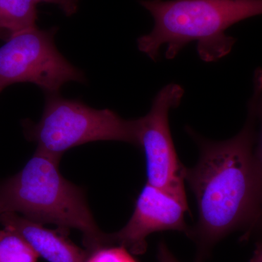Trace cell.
Segmentation results:
<instances>
[{
	"mask_svg": "<svg viewBox=\"0 0 262 262\" xmlns=\"http://www.w3.org/2000/svg\"><path fill=\"white\" fill-rule=\"evenodd\" d=\"M56 32V28L34 26L10 34L0 47V92L10 84L31 82L46 94H55L67 82H85L83 72L57 49Z\"/></svg>",
	"mask_w": 262,
	"mask_h": 262,
	"instance_id": "5b68a950",
	"label": "cell"
},
{
	"mask_svg": "<svg viewBox=\"0 0 262 262\" xmlns=\"http://www.w3.org/2000/svg\"><path fill=\"white\" fill-rule=\"evenodd\" d=\"M0 224L23 237L39 257L48 262H85L89 253L67 238L69 230H52L18 213H2Z\"/></svg>",
	"mask_w": 262,
	"mask_h": 262,
	"instance_id": "ba28073f",
	"label": "cell"
},
{
	"mask_svg": "<svg viewBox=\"0 0 262 262\" xmlns=\"http://www.w3.org/2000/svg\"><path fill=\"white\" fill-rule=\"evenodd\" d=\"M154 18V28L137 40L139 51L156 61L162 46L172 59L196 42L202 60L218 61L236 42L226 30L245 19L262 14V0H141Z\"/></svg>",
	"mask_w": 262,
	"mask_h": 262,
	"instance_id": "7a4b0ae2",
	"label": "cell"
},
{
	"mask_svg": "<svg viewBox=\"0 0 262 262\" xmlns=\"http://www.w3.org/2000/svg\"><path fill=\"white\" fill-rule=\"evenodd\" d=\"M36 3H47L59 7L67 16H72L77 11L80 0H34Z\"/></svg>",
	"mask_w": 262,
	"mask_h": 262,
	"instance_id": "4fadbf2b",
	"label": "cell"
},
{
	"mask_svg": "<svg viewBox=\"0 0 262 262\" xmlns=\"http://www.w3.org/2000/svg\"><path fill=\"white\" fill-rule=\"evenodd\" d=\"M248 108L252 111L255 121L258 125V131H255L253 159L259 185L262 215V70H257L255 72L253 94L248 103Z\"/></svg>",
	"mask_w": 262,
	"mask_h": 262,
	"instance_id": "30bf717a",
	"label": "cell"
},
{
	"mask_svg": "<svg viewBox=\"0 0 262 262\" xmlns=\"http://www.w3.org/2000/svg\"><path fill=\"white\" fill-rule=\"evenodd\" d=\"M0 93H1V92H0Z\"/></svg>",
	"mask_w": 262,
	"mask_h": 262,
	"instance_id": "e0dca14e",
	"label": "cell"
},
{
	"mask_svg": "<svg viewBox=\"0 0 262 262\" xmlns=\"http://www.w3.org/2000/svg\"><path fill=\"white\" fill-rule=\"evenodd\" d=\"M85 262H137L130 251L121 246H103L89 253Z\"/></svg>",
	"mask_w": 262,
	"mask_h": 262,
	"instance_id": "7c38bea8",
	"label": "cell"
},
{
	"mask_svg": "<svg viewBox=\"0 0 262 262\" xmlns=\"http://www.w3.org/2000/svg\"><path fill=\"white\" fill-rule=\"evenodd\" d=\"M0 33H1V32H0Z\"/></svg>",
	"mask_w": 262,
	"mask_h": 262,
	"instance_id": "2e32d148",
	"label": "cell"
},
{
	"mask_svg": "<svg viewBox=\"0 0 262 262\" xmlns=\"http://www.w3.org/2000/svg\"><path fill=\"white\" fill-rule=\"evenodd\" d=\"M37 253L15 231L0 230V262H37Z\"/></svg>",
	"mask_w": 262,
	"mask_h": 262,
	"instance_id": "8fae6325",
	"label": "cell"
},
{
	"mask_svg": "<svg viewBox=\"0 0 262 262\" xmlns=\"http://www.w3.org/2000/svg\"><path fill=\"white\" fill-rule=\"evenodd\" d=\"M158 262H179L177 258L170 252V250L167 247L166 244L161 242L158 246Z\"/></svg>",
	"mask_w": 262,
	"mask_h": 262,
	"instance_id": "5bb4252c",
	"label": "cell"
},
{
	"mask_svg": "<svg viewBox=\"0 0 262 262\" xmlns=\"http://www.w3.org/2000/svg\"><path fill=\"white\" fill-rule=\"evenodd\" d=\"M60 159L36 149L18 173L0 183V215H22L82 234L89 253L112 246L110 234L99 229L82 188L69 182L58 168Z\"/></svg>",
	"mask_w": 262,
	"mask_h": 262,
	"instance_id": "3957f363",
	"label": "cell"
},
{
	"mask_svg": "<svg viewBox=\"0 0 262 262\" xmlns=\"http://www.w3.org/2000/svg\"><path fill=\"white\" fill-rule=\"evenodd\" d=\"M250 262H262V243H258Z\"/></svg>",
	"mask_w": 262,
	"mask_h": 262,
	"instance_id": "9a60e30c",
	"label": "cell"
},
{
	"mask_svg": "<svg viewBox=\"0 0 262 262\" xmlns=\"http://www.w3.org/2000/svg\"><path fill=\"white\" fill-rule=\"evenodd\" d=\"M184 94L179 84H167L155 96L149 113L136 122L139 147L145 155L147 184L187 196L184 166L177 156L169 126V113L180 104Z\"/></svg>",
	"mask_w": 262,
	"mask_h": 262,
	"instance_id": "8992f818",
	"label": "cell"
},
{
	"mask_svg": "<svg viewBox=\"0 0 262 262\" xmlns=\"http://www.w3.org/2000/svg\"><path fill=\"white\" fill-rule=\"evenodd\" d=\"M188 211L187 196L177 195L146 184L137 200L134 213L118 232L110 234L113 245L123 246L133 254L146 252V238L160 231H179L189 237L184 215Z\"/></svg>",
	"mask_w": 262,
	"mask_h": 262,
	"instance_id": "52a82bcc",
	"label": "cell"
},
{
	"mask_svg": "<svg viewBox=\"0 0 262 262\" xmlns=\"http://www.w3.org/2000/svg\"><path fill=\"white\" fill-rule=\"evenodd\" d=\"M24 126L37 149L60 160L67 150L94 141H121L139 147L136 120H125L108 108L90 107L59 93L46 94L40 120L24 122Z\"/></svg>",
	"mask_w": 262,
	"mask_h": 262,
	"instance_id": "277c9868",
	"label": "cell"
},
{
	"mask_svg": "<svg viewBox=\"0 0 262 262\" xmlns=\"http://www.w3.org/2000/svg\"><path fill=\"white\" fill-rule=\"evenodd\" d=\"M248 110L244 128L227 140H209L187 128L200 151L198 163L184 168L198 205V224L189 235L198 245L196 262L203 261L221 239L261 215L253 159L256 122Z\"/></svg>",
	"mask_w": 262,
	"mask_h": 262,
	"instance_id": "6da1fadb",
	"label": "cell"
},
{
	"mask_svg": "<svg viewBox=\"0 0 262 262\" xmlns=\"http://www.w3.org/2000/svg\"><path fill=\"white\" fill-rule=\"evenodd\" d=\"M37 3L34 0H0V32L10 34L36 26Z\"/></svg>",
	"mask_w": 262,
	"mask_h": 262,
	"instance_id": "9c48e42d",
	"label": "cell"
}]
</instances>
